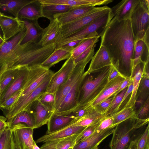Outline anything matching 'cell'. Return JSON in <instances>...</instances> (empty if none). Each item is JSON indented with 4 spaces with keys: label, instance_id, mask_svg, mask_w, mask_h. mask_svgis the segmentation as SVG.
I'll use <instances>...</instances> for the list:
<instances>
[{
    "label": "cell",
    "instance_id": "cell-1",
    "mask_svg": "<svg viewBox=\"0 0 149 149\" xmlns=\"http://www.w3.org/2000/svg\"><path fill=\"white\" fill-rule=\"evenodd\" d=\"M99 35L100 45L106 50L113 65L120 72L131 73L136 40L130 19L113 17Z\"/></svg>",
    "mask_w": 149,
    "mask_h": 149
},
{
    "label": "cell",
    "instance_id": "cell-57",
    "mask_svg": "<svg viewBox=\"0 0 149 149\" xmlns=\"http://www.w3.org/2000/svg\"><path fill=\"white\" fill-rule=\"evenodd\" d=\"M33 149H40L38 146L36 144V143L34 140L33 141Z\"/></svg>",
    "mask_w": 149,
    "mask_h": 149
},
{
    "label": "cell",
    "instance_id": "cell-6",
    "mask_svg": "<svg viewBox=\"0 0 149 149\" xmlns=\"http://www.w3.org/2000/svg\"><path fill=\"white\" fill-rule=\"evenodd\" d=\"M149 1L140 0L130 18L136 41L143 40L149 31Z\"/></svg>",
    "mask_w": 149,
    "mask_h": 149
},
{
    "label": "cell",
    "instance_id": "cell-58",
    "mask_svg": "<svg viewBox=\"0 0 149 149\" xmlns=\"http://www.w3.org/2000/svg\"><path fill=\"white\" fill-rule=\"evenodd\" d=\"M0 37L3 39V35L1 27L0 25Z\"/></svg>",
    "mask_w": 149,
    "mask_h": 149
},
{
    "label": "cell",
    "instance_id": "cell-5",
    "mask_svg": "<svg viewBox=\"0 0 149 149\" xmlns=\"http://www.w3.org/2000/svg\"><path fill=\"white\" fill-rule=\"evenodd\" d=\"M113 17L111 10L79 30L58 41L56 43V46L64 45L73 41L85 39L98 36L99 34L97 31L101 29H103Z\"/></svg>",
    "mask_w": 149,
    "mask_h": 149
},
{
    "label": "cell",
    "instance_id": "cell-27",
    "mask_svg": "<svg viewBox=\"0 0 149 149\" xmlns=\"http://www.w3.org/2000/svg\"><path fill=\"white\" fill-rule=\"evenodd\" d=\"M149 45L142 39L136 41L134 58L130 76L131 77L136 66L139 63L149 61Z\"/></svg>",
    "mask_w": 149,
    "mask_h": 149
},
{
    "label": "cell",
    "instance_id": "cell-11",
    "mask_svg": "<svg viewBox=\"0 0 149 149\" xmlns=\"http://www.w3.org/2000/svg\"><path fill=\"white\" fill-rule=\"evenodd\" d=\"M87 75L85 72L84 75L75 84L58 109L54 113L58 115L68 116L78 108L79 107L78 100L80 87L83 80Z\"/></svg>",
    "mask_w": 149,
    "mask_h": 149
},
{
    "label": "cell",
    "instance_id": "cell-43",
    "mask_svg": "<svg viewBox=\"0 0 149 149\" xmlns=\"http://www.w3.org/2000/svg\"><path fill=\"white\" fill-rule=\"evenodd\" d=\"M114 115L113 114L103 118L95 132H100L112 127H115L113 125Z\"/></svg>",
    "mask_w": 149,
    "mask_h": 149
},
{
    "label": "cell",
    "instance_id": "cell-55",
    "mask_svg": "<svg viewBox=\"0 0 149 149\" xmlns=\"http://www.w3.org/2000/svg\"><path fill=\"white\" fill-rule=\"evenodd\" d=\"M7 120L5 117L0 115V132L3 131L8 127Z\"/></svg>",
    "mask_w": 149,
    "mask_h": 149
},
{
    "label": "cell",
    "instance_id": "cell-44",
    "mask_svg": "<svg viewBox=\"0 0 149 149\" xmlns=\"http://www.w3.org/2000/svg\"><path fill=\"white\" fill-rule=\"evenodd\" d=\"M101 119L97 123L87 127L77 138L76 144L84 140L93 134L98 127Z\"/></svg>",
    "mask_w": 149,
    "mask_h": 149
},
{
    "label": "cell",
    "instance_id": "cell-3",
    "mask_svg": "<svg viewBox=\"0 0 149 149\" xmlns=\"http://www.w3.org/2000/svg\"><path fill=\"white\" fill-rule=\"evenodd\" d=\"M111 67V66L104 68L94 78L89 75L84 77L79 89V106L90 105L99 95L108 82Z\"/></svg>",
    "mask_w": 149,
    "mask_h": 149
},
{
    "label": "cell",
    "instance_id": "cell-35",
    "mask_svg": "<svg viewBox=\"0 0 149 149\" xmlns=\"http://www.w3.org/2000/svg\"><path fill=\"white\" fill-rule=\"evenodd\" d=\"M113 125L116 126L119 123L130 118H136L134 107H124L120 111L113 114Z\"/></svg>",
    "mask_w": 149,
    "mask_h": 149
},
{
    "label": "cell",
    "instance_id": "cell-12",
    "mask_svg": "<svg viewBox=\"0 0 149 149\" xmlns=\"http://www.w3.org/2000/svg\"><path fill=\"white\" fill-rule=\"evenodd\" d=\"M75 65L74 59L71 56L61 68L52 75L46 92L55 94L58 88L68 79Z\"/></svg>",
    "mask_w": 149,
    "mask_h": 149
},
{
    "label": "cell",
    "instance_id": "cell-62",
    "mask_svg": "<svg viewBox=\"0 0 149 149\" xmlns=\"http://www.w3.org/2000/svg\"><path fill=\"white\" fill-rule=\"evenodd\" d=\"M93 149H98V147H96Z\"/></svg>",
    "mask_w": 149,
    "mask_h": 149
},
{
    "label": "cell",
    "instance_id": "cell-64",
    "mask_svg": "<svg viewBox=\"0 0 149 149\" xmlns=\"http://www.w3.org/2000/svg\"><path fill=\"white\" fill-rule=\"evenodd\" d=\"M2 132H3V131H2ZM2 132H0V135H1V133H2Z\"/></svg>",
    "mask_w": 149,
    "mask_h": 149
},
{
    "label": "cell",
    "instance_id": "cell-45",
    "mask_svg": "<svg viewBox=\"0 0 149 149\" xmlns=\"http://www.w3.org/2000/svg\"><path fill=\"white\" fill-rule=\"evenodd\" d=\"M149 144V126L148 125L143 132L139 137L137 138L136 149H145Z\"/></svg>",
    "mask_w": 149,
    "mask_h": 149
},
{
    "label": "cell",
    "instance_id": "cell-38",
    "mask_svg": "<svg viewBox=\"0 0 149 149\" xmlns=\"http://www.w3.org/2000/svg\"><path fill=\"white\" fill-rule=\"evenodd\" d=\"M19 69L6 71L0 75V97L15 78Z\"/></svg>",
    "mask_w": 149,
    "mask_h": 149
},
{
    "label": "cell",
    "instance_id": "cell-63",
    "mask_svg": "<svg viewBox=\"0 0 149 149\" xmlns=\"http://www.w3.org/2000/svg\"><path fill=\"white\" fill-rule=\"evenodd\" d=\"M73 147H70L68 148V149H73Z\"/></svg>",
    "mask_w": 149,
    "mask_h": 149
},
{
    "label": "cell",
    "instance_id": "cell-16",
    "mask_svg": "<svg viewBox=\"0 0 149 149\" xmlns=\"http://www.w3.org/2000/svg\"><path fill=\"white\" fill-rule=\"evenodd\" d=\"M112 65L106 50L100 45L98 50L92 58L89 68L85 72L87 75H90L91 73L100 72L106 67Z\"/></svg>",
    "mask_w": 149,
    "mask_h": 149
},
{
    "label": "cell",
    "instance_id": "cell-17",
    "mask_svg": "<svg viewBox=\"0 0 149 149\" xmlns=\"http://www.w3.org/2000/svg\"><path fill=\"white\" fill-rule=\"evenodd\" d=\"M26 109H28L34 117L35 129L47 124L54 113L42 104L38 100L33 102Z\"/></svg>",
    "mask_w": 149,
    "mask_h": 149
},
{
    "label": "cell",
    "instance_id": "cell-23",
    "mask_svg": "<svg viewBox=\"0 0 149 149\" xmlns=\"http://www.w3.org/2000/svg\"><path fill=\"white\" fill-rule=\"evenodd\" d=\"M24 21L26 33L20 45L30 42L38 43L40 39L44 29L40 26L38 20Z\"/></svg>",
    "mask_w": 149,
    "mask_h": 149
},
{
    "label": "cell",
    "instance_id": "cell-24",
    "mask_svg": "<svg viewBox=\"0 0 149 149\" xmlns=\"http://www.w3.org/2000/svg\"><path fill=\"white\" fill-rule=\"evenodd\" d=\"M77 118L72 113L65 116L56 114L53 113L47 124V131L46 134H49L57 131L70 124Z\"/></svg>",
    "mask_w": 149,
    "mask_h": 149
},
{
    "label": "cell",
    "instance_id": "cell-53",
    "mask_svg": "<svg viewBox=\"0 0 149 149\" xmlns=\"http://www.w3.org/2000/svg\"><path fill=\"white\" fill-rule=\"evenodd\" d=\"M85 39L79 40L70 42L64 45L57 46L56 47H62L71 51L78 46Z\"/></svg>",
    "mask_w": 149,
    "mask_h": 149
},
{
    "label": "cell",
    "instance_id": "cell-33",
    "mask_svg": "<svg viewBox=\"0 0 149 149\" xmlns=\"http://www.w3.org/2000/svg\"><path fill=\"white\" fill-rule=\"evenodd\" d=\"M105 116L97 112L93 107L86 115L79 118L76 119L68 126L87 127L97 123Z\"/></svg>",
    "mask_w": 149,
    "mask_h": 149
},
{
    "label": "cell",
    "instance_id": "cell-49",
    "mask_svg": "<svg viewBox=\"0 0 149 149\" xmlns=\"http://www.w3.org/2000/svg\"><path fill=\"white\" fill-rule=\"evenodd\" d=\"M149 97L142 105L137 113L136 118L140 119H146L149 118Z\"/></svg>",
    "mask_w": 149,
    "mask_h": 149
},
{
    "label": "cell",
    "instance_id": "cell-50",
    "mask_svg": "<svg viewBox=\"0 0 149 149\" xmlns=\"http://www.w3.org/2000/svg\"><path fill=\"white\" fill-rule=\"evenodd\" d=\"M93 108L91 105H87L84 106H79L72 113L77 119L83 116Z\"/></svg>",
    "mask_w": 149,
    "mask_h": 149
},
{
    "label": "cell",
    "instance_id": "cell-4",
    "mask_svg": "<svg viewBox=\"0 0 149 149\" xmlns=\"http://www.w3.org/2000/svg\"><path fill=\"white\" fill-rule=\"evenodd\" d=\"M149 118H134L117 125L115 127L110 143V149H127L135 131L148 124Z\"/></svg>",
    "mask_w": 149,
    "mask_h": 149
},
{
    "label": "cell",
    "instance_id": "cell-30",
    "mask_svg": "<svg viewBox=\"0 0 149 149\" xmlns=\"http://www.w3.org/2000/svg\"><path fill=\"white\" fill-rule=\"evenodd\" d=\"M8 127L11 128L19 123H24L28 126L35 129L34 117L28 109L21 111L12 118L7 120Z\"/></svg>",
    "mask_w": 149,
    "mask_h": 149
},
{
    "label": "cell",
    "instance_id": "cell-9",
    "mask_svg": "<svg viewBox=\"0 0 149 149\" xmlns=\"http://www.w3.org/2000/svg\"><path fill=\"white\" fill-rule=\"evenodd\" d=\"M92 58H88L76 64L68 79L57 89L55 93L54 113L58 109L66 96L76 82L84 75L86 66Z\"/></svg>",
    "mask_w": 149,
    "mask_h": 149
},
{
    "label": "cell",
    "instance_id": "cell-7",
    "mask_svg": "<svg viewBox=\"0 0 149 149\" xmlns=\"http://www.w3.org/2000/svg\"><path fill=\"white\" fill-rule=\"evenodd\" d=\"M111 10V8L107 6L95 7L84 16L61 26V30L56 43L79 30L100 16L109 12Z\"/></svg>",
    "mask_w": 149,
    "mask_h": 149
},
{
    "label": "cell",
    "instance_id": "cell-22",
    "mask_svg": "<svg viewBox=\"0 0 149 149\" xmlns=\"http://www.w3.org/2000/svg\"><path fill=\"white\" fill-rule=\"evenodd\" d=\"M61 30V26L56 19L50 21L44 30L38 43L42 46L56 44Z\"/></svg>",
    "mask_w": 149,
    "mask_h": 149
},
{
    "label": "cell",
    "instance_id": "cell-56",
    "mask_svg": "<svg viewBox=\"0 0 149 149\" xmlns=\"http://www.w3.org/2000/svg\"><path fill=\"white\" fill-rule=\"evenodd\" d=\"M137 138L132 140L130 143L127 149H136V143Z\"/></svg>",
    "mask_w": 149,
    "mask_h": 149
},
{
    "label": "cell",
    "instance_id": "cell-52",
    "mask_svg": "<svg viewBox=\"0 0 149 149\" xmlns=\"http://www.w3.org/2000/svg\"><path fill=\"white\" fill-rule=\"evenodd\" d=\"M124 78V81L112 96H115L121 91L128 87L132 83V77L130 76H125Z\"/></svg>",
    "mask_w": 149,
    "mask_h": 149
},
{
    "label": "cell",
    "instance_id": "cell-48",
    "mask_svg": "<svg viewBox=\"0 0 149 149\" xmlns=\"http://www.w3.org/2000/svg\"><path fill=\"white\" fill-rule=\"evenodd\" d=\"M22 91V90L21 89L8 98L1 105L0 109L5 111L8 110L17 99Z\"/></svg>",
    "mask_w": 149,
    "mask_h": 149
},
{
    "label": "cell",
    "instance_id": "cell-32",
    "mask_svg": "<svg viewBox=\"0 0 149 149\" xmlns=\"http://www.w3.org/2000/svg\"><path fill=\"white\" fill-rule=\"evenodd\" d=\"M71 51L62 47H56L40 66L49 69L51 67L60 61L69 58L71 56Z\"/></svg>",
    "mask_w": 149,
    "mask_h": 149
},
{
    "label": "cell",
    "instance_id": "cell-41",
    "mask_svg": "<svg viewBox=\"0 0 149 149\" xmlns=\"http://www.w3.org/2000/svg\"><path fill=\"white\" fill-rule=\"evenodd\" d=\"M149 78L142 76L139 87L137 93L139 99L143 101L149 97Z\"/></svg>",
    "mask_w": 149,
    "mask_h": 149
},
{
    "label": "cell",
    "instance_id": "cell-8",
    "mask_svg": "<svg viewBox=\"0 0 149 149\" xmlns=\"http://www.w3.org/2000/svg\"><path fill=\"white\" fill-rule=\"evenodd\" d=\"M54 73L50 69L45 68L40 65L30 69L28 77L22 89V91L20 96L10 108L23 100Z\"/></svg>",
    "mask_w": 149,
    "mask_h": 149
},
{
    "label": "cell",
    "instance_id": "cell-39",
    "mask_svg": "<svg viewBox=\"0 0 149 149\" xmlns=\"http://www.w3.org/2000/svg\"><path fill=\"white\" fill-rule=\"evenodd\" d=\"M127 87L115 96L109 109L106 113V116L112 115L116 112L120 107V104L127 90Z\"/></svg>",
    "mask_w": 149,
    "mask_h": 149
},
{
    "label": "cell",
    "instance_id": "cell-61",
    "mask_svg": "<svg viewBox=\"0 0 149 149\" xmlns=\"http://www.w3.org/2000/svg\"><path fill=\"white\" fill-rule=\"evenodd\" d=\"M145 149H149V144L147 145Z\"/></svg>",
    "mask_w": 149,
    "mask_h": 149
},
{
    "label": "cell",
    "instance_id": "cell-28",
    "mask_svg": "<svg viewBox=\"0 0 149 149\" xmlns=\"http://www.w3.org/2000/svg\"><path fill=\"white\" fill-rule=\"evenodd\" d=\"M18 17L29 20H38L42 17V4L39 0H34L31 3L23 7L19 11Z\"/></svg>",
    "mask_w": 149,
    "mask_h": 149
},
{
    "label": "cell",
    "instance_id": "cell-40",
    "mask_svg": "<svg viewBox=\"0 0 149 149\" xmlns=\"http://www.w3.org/2000/svg\"><path fill=\"white\" fill-rule=\"evenodd\" d=\"M12 131L7 127L3 131L0 136V149H12Z\"/></svg>",
    "mask_w": 149,
    "mask_h": 149
},
{
    "label": "cell",
    "instance_id": "cell-46",
    "mask_svg": "<svg viewBox=\"0 0 149 149\" xmlns=\"http://www.w3.org/2000/svg\"><path fill=\"white\" fill-rule=\"evenodd\" d=\"M114 97L113 96H111L95 105L93 107V108L97 112L105 115Z\"/></svg>",
    "mask_w": 149,
    "mask_h": 149
},
{
    "label": "cell",
    "instance_id": "cell-29",
    "mask_svg": "<svg viewBox=\"0 0 149 149\" xmlns=\"http://www.w3.org/2000/svg\"><path fill=\"white\" fill-rule=\"evenodd\" d=\"M80 133L64 138L49 141L44 143L40 149H68L73 147L76 144Z\"/></svg>",
    "mask_w": 149,
    "mask_h": 149
},
{
    "label": "cell",
    "instance_id": "cell-31",
    "mask_svg": "<svg viewBox=\"0 0 149 149\" xmlns=\"http://www.w3.org/2000/svg\"><path fill=\"white\" fill-rule=\"evenodd\" d=\"M33 0H0V9L18 17L20 10L26 6L31 3Z\"/></svg>",
    "mask_w": 149,
    "mask_h": 149
},
{
    "label": "cell",
    "instance_id": "cell-47",
    "mask_svg": "<svg viewBox=\"0 0 149 149\" xmlns=\"http://www.w3.org/2000/svg\"><path fill=\"white\" fill-rule=\"evenodd\" d=\"M96 46V44L92 45L76 58L74 59L75 64L89 58H92L94 54Z\"/></svg>",
    "mask_w": 149,
    "mask_h": 149
},
{
    "label": "cell",
    "instance_id": "cell-37",
    "mask_svg": "<svg viewBox=\"0 0 149 149\" xmlns=\"http://www.w3.org/2000/svg\"><path fill=\"white\" fill-rule=\"evenodd\" d=\"M100 36H98L84 40L72 52L71 56L74 59L92 45L96 44Z\"/></svg>",
    "mask_w": 149,
    "mask_h": 149
},
{
    "label": "cell",
    "instance_id": "cell-18",
    "mask_svg": "<svg viewBox=\"0 0 149 149\" xmlns=\"http://www.w3.org/2000/svg\"><path fill=\"white\" fill-rule=\"evenodd\" d=\"M95 6H74L67 11L54 17L61 26L73 21L86 14Z\"/></svg>",
    "mask_w": 149,
    "mask_h": 149
},
{
    "label": "cell",
    "instance_id": "cell-42",
    "mask_svg": "<svg viewBox=\"0 0 149 149\" xmlns=\"http://www.w3.org/2000/svg\"><path fill=\"white\" fill-rule=\"evenodd\" d=\"M40 102L53 112L55 102L54 94L45 92L38 99Z\"/></svg>",
    "mask_w": 149,
    "mask_h": 149
},
{
    "label": "cell",
    "instance_id": "cell-13",
    "mask_svg": "<svg viewBox=\"0 0 149 149\" xmlns=\"http://www.w3.org/2000/svg\"><path fill=\"white\" fill-rule=\"evenodd\" d=\"M0 25L6 42L13 38L25 28L24 22L18 17L5 15L0 17Z\"/></svg>",
    "mask_w": 149,
    "mask_h": 149
},
{
    "label": "cell",
    "instance_id": "cell-26",
    "mask_svg": "<svg viewBox=\"0 0 149 149\" xmlns=\"http://www.w3.org/2000/svg\"><path fill=\"white\" fill-rule=\"evenodd\" d=\"M124 77H119L108 81L101 93L90 105L93 107L112 96L124 81Z\"/></svg>",
    "mask_w": 149,
    "mask_h": 149
},
{
    "label": "cell",
    "instance_id": "cell-60",
    "mask_svg": "<svg viewBox=\"0 0 149 149\" xmlns=\"http://www.w3.org/2000/svg\"><path fill=\"white\" fill-rule=\"evenodd\" d=\"M4 15V13L1 12L0 10V17Z\"/></svg>",
    "mask_w": 149,
    "mask_h": 149
},
{
    "label": "cell",
    "instance_id": "cell-10",
    "mask_svg": "<svg viewBox=\"0 0 149 149\" xmlns=\"http://www.w3.org/2000/svg\"><path fill=\"white\" fill-rule=\"evenodd\" d=\"M52 76L45 81L20 102L12 107L8 110L5 111V117L7 119L12 118L21 111L27 109L46 92Z\"/></svg>",
    "mask_w": 149,
    "mask_h": 149
},
{
    "label": "cell",
    "instance_id": "cell-34",
    "mask_svg": "<svg viewBox=\"0 0 149 149\" xmlns=\"http://www.w3.org/2000/svg\"><path fill=\"white\" fill-rule=\"evenodd\" d=\"M41 4L42 17L47 18L50 21L54 19L55 15L64 13L73 7L59 4Z\"/></svg>",
    "mask_w": 149,
    "mask_h": 149
},
{
    "label": "cell",
    "instance_id": "cell-59",
    "mask_svg": "<svg viewBox=\"0 0 149 149\" xmlns=\"http://www.w3.org/2000/svg\"><path fill=\"white\" fill-rule=\"evenodd\" d=\"M5 41L3 39L0 37V46L2 45Z\"/></svg>",
    "mask_w": 149,
    "mask_h": 149
},
{
    "label": "cell",
    "instance_id": "cell-15",
    "mask_svg": "<svg viewBox=\"0 0 149 149\" xmlns=\"http://www.w3.org/2000/svg\"><path fill=\"white\" fill-rule=\"evenodd\" d=\"M29 69L25 67L19 69L15 78L0 97L1 105L10 97L22 89L28 77Z\"/></svg>",
    "mask_w": 149,
    "mask_h": 149
},
{
    "label": "cell",
    "instance_id": "cell-2",
    "mask_svg": "<svg viewBox=\"0 0 149 149\" xmlns=\"http://www.w3.org/2000/svg\"><path fill=\"white\" fill-rule=\"evenodd\" d=\"M26 33L25 27L0 46V75L11 69L40 66L53 52L51 45L42 46L31 42L20 45Z\"/></svg>",
    "mask_w": 149,
    "mask_h": 149
},
{
    "label": "cell",
    "instance_id": "cell-36",
    "mask_svg": "<svg viewBox=\"0 0 149 149\" xmlns=\"http://www.w3.org/2000/svg\"><path fill=\"white\" fill-rule=\"evenodd\" d=\"M42 4H59L72 6H94L91 0H39Z\"/></svg>",
    "mask_w": 149,
    "mask_h": 149
},
{
    "label": "cell",
    "instance_id": "cell-25",
    "mask_svg": "<svg viewBox=\"0 0 149 149\" xmlns=\"http://www.w3.org/2000/svg\"><path fill=\"white\" fill-rule=\"evenodd\" d=\"M146 62L139 63L135 68L131 77L132 78L133 89L130 99L124 107H134L137 98V92L141 79L144 66Z\"/></svg>",
    "mask_w": 149,
    "mask_h": 149
},
{
    "label": "cell",
    "instance_id": "cell-20",
    "mask_svg": "<svg viewBox=\"0 0 149 149\" xmlns=\"http://www.w3.org/2000/svg\"><path fill=\"white\" fill-rule=\"evenodd\" d=\"M140 0H123L111 8L115 17L118 20L130 19Z\"/></svg>",
    "mask_w": 149,
    "mask_h": 149
},
{
    "label": "cell",
    "instance_id": "cell-51",
    "mask_svg": "<svg viewBox=\"0 0 149 149\" xmlns=\"http://www.w3.org/2000/svg\"><path fill=\"white\" fill-rule=\"evenodd\" d=\"M119 77H125V76L120 72L118 66L112 65L108 77V81Z\"/></svg>",
    "mask_w": 149,
    "mask_h": 149
},
{
    "label": "cell",
    "instance_id": "cell-19",
    "mask_svg": "<svg viewBox=\"0 0 149 149\" xmlns=\"http://www.w3.org/2000/svg\"><path fill=\"white\" fill-rule=\"evenodd\" d=\"M115 127H112L100 132H95L84 140L76 144L73 149H93L98 147L105 139L112 134Z\"/></svg>",
    "mask_w": 149,
    "mask_h": 149
},
{
    "label": "cell",
    "instance_id": "cell-21",
    "mask_svg": "<svg viewBox=\"0 0 149 149\" xmlns=\"http://www.w3.org/2000/svg\"><path fill=\"white\" fill-rule=\"evenodd\" d=\"M86 127L67 126L57 131L46 134L37 139L36 143H43L55 139L65 138L82 133Z\"/></svg>",
    "mask_w": 149,
    "mask_h": 149
},
{
    "label": "cell",
    "instance_id": "cell-54",
    "mask_svg": "<svg viewBox=\"0 0 149 149\" xmlns=\"http://www.w3.org/2000/svg\"><path fill=\"white\" fill-rule=\"evenodd\" d=\"M12 131V149H20L15 134L13 131Z\"/></svg>",
    "mask_w": 149,
    "mask_h": 149
},
{
    "label": "cell",
    "instance_id": "cell-14",
    "mask_svg": "<svg viewBox=\"0 0 149 149\" xmlns=\"http://www.w3.org/2000/svg\"><path fill=\"white\" fill-rule=\"evenodd\" d=\"M10 128L14 132L20 149H33V128L24 123Z\"/></svg>",
    "mask_w": 149,
    "mask_h": 149
}]
</instances>
